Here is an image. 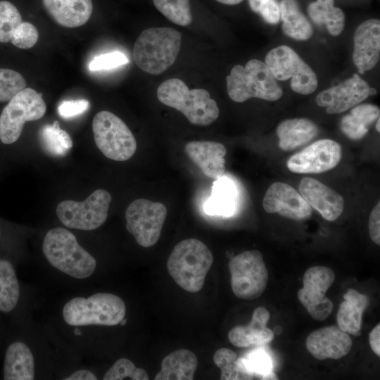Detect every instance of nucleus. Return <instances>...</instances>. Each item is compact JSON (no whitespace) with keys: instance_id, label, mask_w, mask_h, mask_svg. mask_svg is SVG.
Wrapping results in <instances>:
<instances>
[{"instance_id":"1","label":"nucleus","mask_w":380,"mask_h":380,"mask_svg":"<svg viewBox=\"0 0 380 380\" xmlns=\"http://www.w3.org/2000/svg\"><path fill=\"white\" fill-rule=\"evenodd\" d=\"M42 251L51 265L72 278H88L96 270V259L65 228L49 230L43 240Z\"/></svg>"},{"instance_id":"2","label":"nucleus","mask_w":380,"mask_h":380,"mask_svg":"<svg viewBox=\"0 0 380 380\" xmlns=\"http://www.w3.org/2000/svg\"><path fill=\"white\" fill-rule=\"evenodd\" d=\"M213 262L210 250L196 239H187L175 245L167 262L170 275L183 289L196 293L203 288Z\"/></svg>"},{"instance_id":"3","label":"nucleus","mask_w":380,"mask_h":380,"mask_svg":"<svg viewBox=\"0 0 380 380\" xmlns=\"http://www.w3.org/2000/svg\"><path fill=\"white\" fill-rule=\"evenodd\" d=\"M182 33L172 27L144 30L133 47V59L143 71L159 75L176 61L181 47Z\"/></svg>"},{"instance_id":"4","label":"nucleus","mask_w":380,"mask_h":380,"mask_svg":"<svg viewBox=\"0 0 380 380\" xmlns=\"http://www.w3.org/2000/svg\"><path fill=\"white\" fill-rule=\"evenodd\" d=\"M64 322L73 327L115 326L126 315V305L117 295L96 293L69 300L62 311Z\"/></svg>"},{"instance_id":"5","label":"nucleus","mask_w":380,"mask_h":380,"mask_svg":"<svg viewBox=\"0 0 380 380\" xmlns=\"http://www.w3.org/2000/svg\"><path fill=\"white\" fill-rule=\"evenodd\" d=\"M157 97L162 103L182 112L193 125L207 126L219 115L217 104L208 91L189 89L177 78L162 82L158 87Z\"/></svg>"},{"instance_id":"6","label":"nucleus","mask_w":380,"mask_h":380,"mask_svg":"<svg viewBox=\"0 0 380 380\" xmlns=\"http://www.w3.org/2000/svg\"><path fill=\"white\" fill-rule=\"evenodd\" d=\"M229 98L242 103L251 98L274 101L283 91L267 65L258 59L250 60L243 67L236 65L226 77Z\"/></svg>"},{"instance_id":"7","label":"nucleus","mask_w":380,"mask_h":380,"mask_svg":"<svg viewBox=\"0 0 380 380\" xmlns=\"http://www.w3.org/2000/svg\"><path fill=\"white\" fill-rule=\"evenodd\" d=\"M92 131L96 146L110 160L125 161L137 150V141L129 128L110 111L102 110L94 115Z\"/></svg>"},{"instance_id":"8","label":"nucleus","mask_w":380,"mask_h":380,"mask_svg":"<svg viewBox=\"0 0 380 380\" xmlns=\"http://www.w3.org/2000/svg\"><path fill=\"white\" fill-rule=\"evenodd\" d=\"M231 287L234 295L243 300L259 298L269 279L262 254L258 250L242 252L229 262Z\"/></svg>"},{"instance_id":"9","label":"nucleus","mask_w":380,"mask_h":380,"mask_svg":"<svg viewBox=\"0 0 380 380\" xmlns=\"http://www.w3.org/2000/svg\"><path fill=\"white\" fill-rule=\"evenodd\" d=\"M46 105L40 94L26 87L17 93L3 109L0 115V140L11 144L20 137L27 121L42 118Z\"/></svg>"},{"instance_id":"10","label":"nucleus","mask_w":380,"mask_h":380,"mask_svg":"<svg viewBox=\"0 0 380 380\" xmlns=\"http://www.w3.org/2000/svg\"><path fill=\"white\" fill-rule=\"evenodd\" d=\"M110 202L111 195L108 191L97 189L84 201L61 202L56 208V215L68 228L91 231L105 222Z\"/></svg>"},{"instance_id":"11","label":"nucleus","mask_w":380,"mask_h":380,"mask_svg":"<svg viewBox=\"0 0 380 380\" xmlns=\"http://www.w3.org/2000/svg\"><path fill=\"white\" fill-rule=\"evenodd\" d=\"M265 64L277 80H291L296 93L308 95L317 87V77L312 69L291 48L281 45L271 49L265 56Z\"/></svg>"},{"instance_id":"12","label":"nucleus","mask_w":380,"mask_h":380,"mask_svg":"<svg viewBox=\"0 0 380 380\" xmlns=\"http://www.w3.org/2000/svg\"><path fill=\"white\" fill-rule=\"evenodd\" d=\"M165 205L139 198L132 201L125 213L126 227L140 246L148 248L158 241L167 217Z\"/></svg>"},{"instance_id":"13","label":"nucleus","mask_w":380,"mask_h":380,"mask_svg":"<svg viewBox=\"0 0 380 380\" xmlns=\"http://www.w3.org/2000/svg\"><path fill=\"white\" fill-rule=\"evenodd\" d=\"M334 279V271L326 266L310 267L303 275V286L298 291V298L315 320L326 319L333 310L332 301L326 293Z\"/></svg>"},{"instance_id":"14","label":"nucleus","mask_w":380,"mask_h":380,"mask_svg":"<svg viewBox=\"0 0 380 380\" xmlns=\"http://www.w3.org/2000/svg\"><path fill=\"white\" fill-rule=\"evenodd\" d=\"M342 158V148L331 139H320L293 155L288 169L298 174H319L334 168Z\"/></svg>"},{"instance_id":"15","label":"nucleus","mask_w":380,"mask_h":380,"mask_svg":"<svg viewBox=\"0 0 380 380\" xmlns=\"http://www.w3.org/2000/svg\"><path fill=\"white\" fill-rule=\"evenodd\" d=\"M376 91L358 75L320 92L316 97L319 106L329 114H338L358 105Z\"/></svg>"},{"instance_id":"16","label":"nucleus","mask_w":380,"mask_h":380,"mask_svg":"<svg viewBox=\"0 0 380 380\" xmlns=\"http://www.w3.org/2000/svg\"><path fill=\"white\" fill-rule=\"evenodd\" d=\"M265 210L296 221L310 217L312 210L294 188L284 182H274L267 189L262 201Z\"/></svg>"},{"instance_id":"17","label":"nucleus","mask_w":380,"mask_h":380,"mask_svg":"<svg viewBox=\"0 0 380 380\" xmlns=\"http://www.w3.org/2000/svg\"><path fill=\"white\" fill-rule=\"evenodd\" d=\"M353 341L338 326H329L311 332L306 339L308 350L319 360H338L349 353Z\"/></svg>"},{"instance_id":"18","label":"nucleus","mask_w":380,"mask_h":380,"mask_svg":"<svg viewBox=\"0 0 380 380\" xmlns=\"http://www.w3.org/2000/svg\"><path fill=\"white\" fill-rule=\"evenodd\" d=\"M380 57V21L369 19L354 34L353 61L360 74L373 69Z\"/></svg>"},{"instance_id":"19","label":"nucleus","mask_w":380,"mask_h":380,"mask_svg":"<svg viewBox=\"0 0 380 380\" xmlns=\"http://www.w3.org/2000/svg\"><path fill=\"white\" fill-rule=\"evenodd\" d=\"M299 192L311 208H315L325 220H336L343 213L344 200L335 190L310 178L304 177L300 182Z\"/></svg>"},{"instance_id":"20","label":"nucleus","mask_w":380,"mask_h":380,"mask_svg":"<svg viewBox=\"0 0 380 380\" xmlns=\"http://www.w3.org/2000/svg\"><path fill=\"white\" fill-rule=\"evenodd\" d=\"M184 151L202 172L210 179L218 180L225 172V146L210 141H191L186 144Z\"/></svg>"},{"instance_id":"21","label":"nucleus","mask_w":380,"mask_h":380,"mask_svg":"<svg viewBox=\"0 0 380 380\" xmlns=\"http://www.w3.org/2000/svg\"><path fill=\"white\" fill-rule=\"evenodd\" d=\"M270 318L267 309L264 307L255 308L248 324L236 326L229 331V341L238 348L270 343L274 338L273 331L267 327Z\"/></svg>"},{"instance_id":"22","label":"nucleus","mask_w":380,"mask_h":380,"mask_svg":"<svg viewBox=\"0 0 380 380\" xmlns=\"http://www.w3.org/2000/svg\"><path fill=\"white\" fill-rule=\"evenodd\" d=\"M52 19L59 25L74 28L84 25L93 11L91 0H42Z\"/></svg>"},{"instance_id":"23","label":"nucleus","mask_w":380,"mask_h":380,"mask_svg":"<svg viewBox=\"0 0 380 380\" xmlns=\"http://www.w3.org/2000/svg\"><path fill=\"white\" fill-rule=\"evenodd\" d=\"M3 372L4 380L34 379V359L27 344L15 341L9 345L5 353Z\"/></svg>"},{"instance_id":"24","label":"nucleus","mask_w":380,"mask_h":380,"mask_svg":"<svg viewBox=\"0 0 380 380\" xmlns=\"http://www.w3.org/2000/svg\"><path fill=\"white\" fill-rule=\"evenodd\" d=\"M318 132L317 126L308 118L284 120L277 128L279 147L284 151L294 150L310 142Z\"/></svg>"},{"instance_id":"25","label":"nucleus","mask_w":380,"mask_h":380,"mask_svg":"<svg viewBox=\"0 0 380 380\" xmlns=\"http://www.w3.org/2000/svg\"><path fill=\"white\" fill-rule=\"evenodd\" d=\"M369 305L367 296L357 290L350 289L343 295L336 320L338 327L352 335H359L362 324V313Z\"/></svg>"},{"instance_id":"26","label":"nucleus","mask_w":380,"mask_h":380,"mask_svg":"<svg viewBox=\"0 0 380 380\" xmlns=\"http://www.w3.org/2000/svg\"><path fill=\"white\" fill-rule=\"evenodd\" d=\"M198 366L196 355L187 349H178L165 356L156 380H192Z\"/></svg>"},{"instance_id":"27","label":"nucleus","mask_w":380,"mask_h":380,"mask_svg":"<svg viewBox=\"0 0 380 380\" xmlns=\"http://www.w3.org/2000/svg\"><path fill=\"white\" fill-rule=\"evenodd\" d=\"M379 108L369 103L358 104L343 116L340 127L343 133L352 140H359L367 133L369 126L379 118Z\"/></svg>"},{"instance_id":"28","label":"nucleus","mask_w":380,"mask_h":380,"mask_svg":"<svg viewBox=\"0 0 380 380\" xmlns=\"http://www.w3.org/2000/svg\"><path fill=\"white\" fill-rule=\"evenodd\" d=\"M279 8L282 30L287 36L301 41L312 37L313 28L300 11L296 0H282Z\"/></svg>"},{"instance_id":"29","label":"nucleus","mask_w":380,"mask_h":380,"mask_svg":"<svg viewBox=\"0 0 380 380\" xmlns=\"http://www.w3.org/2000/svg\"><path fill=\"white\" fill-rule=\"evenodd\" d=\"M334 4V0H317L308 5V11L315 23L324 25L331 35L338 36L344 28L345 15Z\"/></svg>"},{"instance_id":"30","label":"nucleus","mask_w":380,"mask_h":380,"mask_svg":"<svg viewBox=\"0 0 380 380\" xmlns=\"http://www.w3.org/2000/svg\"><path fill=\"white\" fill-rule=\"evenodd\" d=\"M213 361L221 370V380L252 379L253 372L246 358L237 359L236 353L232 350L222 348L217 350Z\"/></svg>"},{"instance_id":"31","label":"nucleus","mask_w":380,"mask_h":380,"mask_svg":"<svg viewBox=\"0 0 380 380\" xmlns=\"http://www.w3.org/2000/svg\"><path fill=\"white\" fill-rule=\"evenodd\" d=\"M39 142L43 151L56 157L65 156L72 147L68 133L62 129L58 121L42 126L38 133Z\"/></svg>"},{"instance_id":"32","label":"nucleus","mask_w":380,"mask_h":380,"mask_svg":"<svg viewBox=\"0 0 380 380\" xmlns=\"http://www.w3.org/2000/svg\"><path fill=\"white\" fill-rule=\"evenodd\" d=\"M20 298V285L13 265L0 260V311L8 312L17 305Z\"/></svg>"},{"instance_id":"33","label":"nucleus","mask_w":380,"mask_h":380,"mask_svg":"<svg viewBox=\"0 0 380 380\" xmlns=\"http://www.w3.org/2000/svg\"><path fill=\"white\" fill-rule=\"evenodd\" d=\"M235 206L234 186L227 180L218 181L213 187L212 196L205 203V211L210 215H230Z\"/></svg>"},{"instance_id":"34","label":"nucleus","mask_w":380,"mask_h":380,"mask_svg":"<svg viewBox=\"0 0 380 380\" xmlns=\"http://www.w3.org/2000/svg\"><path fill=\"white\" fill-rule=\"evenodd\" d=\"M156 8L169 20L180 26L192 22L190 0H153Z\"/></svg>"},{"instance_id":"35","label":"nucleus","mask_w":380,"mask_h":380,"mask_svg":"<svg viewBox=\"0 0 380 380\" xmlns=\"http://www.w3.org/2000/svg\"><path fill=\"white\" fill-rule=\"evenodd\" d=\"M23 22L19 11L12 3L0 1V42H11Z\"/></svg>"},{"instance_id":"36","label":"nucleus","mask_w":380,"mask_h":380,"mask_svg":"<svg viewBox=\"0 0 380 380\" xmlns=\"http://www.w3.org/2000/svg\"><path fill=\"white\" fill-rule=\"evenodd\" d=\"M104 380H148L149 376L142 368H138L129 359L120 358L116 360L106 372Z\"/></svg>"},{"instance_id":"37","label":"nucleus","mask_w":380,"mask_h":380,"mask_svg":"<svg viewBox=\"0 0 380 380\" xmlns=\"http://www.w3.org/2000/svg\"><path fill=\"white\" fill-rule=\"evenodd\" d=\"M26 87V80L20 73L11 69L0 68V102L9 101Z\"/></svg>"},{"instance_id":"38","label":"nucleus","mask_w":380,"mask_h":380,"mask_svg":"<svg viewBox=\"0 0 380 380\" xmlns=\"http://www.w3.org/2000/svg\"><path fill=\"white\" fill-rule=\"evenodd\" d=\"M251 9L260 14L270 24L280 20V8L277 0H248Z\"/></svg>"},{"instance_id":"39","label":"nucleus","mask_w":380,"mask_h":380,"mask_svg":"<svg viewBox=\"0 0 380 380\" xmlns=\"http://www.w3.org/2000/svg\"><path fill=\"white\" fill-rule=\"evenodd\" d=\"M129 58L122 52L113 51L95 57L89 64L91 71L110 70L127 64Z\"/></svg>"},{"instance_id":"40","label":"nucleus","mask_w":380,"mask_h":380,"mask_svg":"<svg viewBox=\"0 0 380 380\" xmlns=\"http://www.w3.org/2000/svg\"><path fill=\"white\" fill-rule=\"evenodd\" d=\"M38 38L39 33L36 27L29 22H23L11 43L18 48L27 49L34 46Z\"/></svg>"},{"instance_id":"41","label":"nucleus","mask_w":380,"mask_h":380,"mask_svg":"<svg viewBox=\"0 0 380 380\" xmlns=\"http://www.w3.org/2000/svg\"><path fill=\"white\" fill-rule=\"evenodd\" d=\"M246 359L253 373L262 376L272 371L271 359L267 353L262 350L253 351Z\"/></svg>"},{"instance_id":"42","label":"nucleus","mask_w":380,"mask_h":380,"mask_svg":"<svg viewBox=\"0 0 380 380\" xmlns=\"http://www.w3.org/2000/svg\"><path fill=\"white\" fill-rule=\"evenodd\" d=\"M89 103L86 99L66 100L58 105V113L63 118H70L88 110Z\"/></svg>"},{"instance_id":"43","label":"nucleus","mask_w":380,"mask_h":380,"mask_svg":"<svg viewBox=\"0 0 380 380\" xmlns=\"http://www.w3.org/2000/svg\"><path fill=\"white\" fill-rule=\"evenodd\" d=\"M369 233L371 239L377 245L380 244V203L373 208L369 218Z\"/></svg>"},{"instance_id":"44","label":"nucleus","mask_w":380,"mask_h":380,"mask_svg":"<svg viewBox=\"0 0 380 380\" xmlns=\"http://www.w3.org/2000/svg\"><path fill=\"white\" fill-rule=\"evenodd\" d=\"M369 346L373 352L380 356V324L379 323L369 333Z\"/></svg>"},{"instance_id":"45","label":"nucleus","mask_w":380,"mask_h":380,"mask_svg":"<svg viewBox=\"0 0 380 380\" xmlns=\"http://www.w3.org/2000/svg\"><path fill=\"white\" fill-rule=\"evenodd\" d=\"M65 380H96V376L87 369H80L74 372L65 378Z\"/></svg>"},{"instance_id":"46","label":"nucleus","mask_w":380,"mask_h":380,"mask_svg":"<svg viewBox=\"0 0 380 380\" xmlns=\"http://www.w3.org/2000/svg\"><path fill=\"white\" fill-rule=\"evenodd\" d=\"M261 379H270V380H277L279 379V378L277 377V376L276 375V374H274L272 371L264 374L262 376V378Z\"/></svg>"},{"instance_id":"47","label":"nucleus","mask_w":380,"mask_h":380,"mask_svg":"<svg viewBox=\"0 0 380 380\" xmlns=\"http://www.w3.org/2000/svg\"><path fill=\"white\" fill-rule=\"evenodd\" d=\"M216 1L226 5H236L242 2L243 0H216Z\"/></svg>"},{"instance_id":"48","label":"nucleus","mask_w":380,"mask_h":380,"mask_svg":"<svg viewBox=\"0 0 380 380\" xmlns=\"http://www.w3.org/2000/svg\"><path fill=\"white\" fill-rule=\"evenodd\" d=\"M376 120L377 121H376V129L377 132H379V131H380V129H379V122H379V118Z\"/></svg>"}]
</instances>
